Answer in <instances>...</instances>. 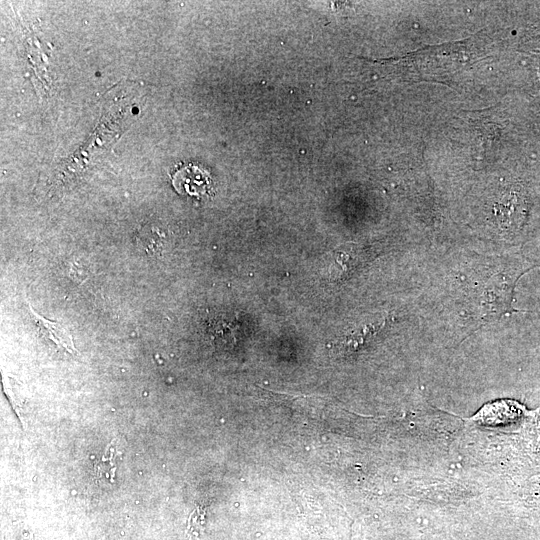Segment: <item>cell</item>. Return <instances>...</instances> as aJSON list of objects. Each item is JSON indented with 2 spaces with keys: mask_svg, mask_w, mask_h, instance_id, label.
I'll use <instances>...</instances> for the list:
<instances>
[{
  "mask_svg": "<svg viewBox=\"0 0 540 540\" xmlns=\"http://www.w3.org/2000/svg\"><path fill=\"white\" fill-rule=\"evenodd\" d=\"M533 267L534 265L529 263H522L512 271L501 273L488 280L478 298L480 318L491 321L514 312L512 301L516 283L522 274Z\"/></svg>",
  "mask_w": 540,
  "mask_h": 540,
  "instance_id": "1",
  "label": "cell"
},
{
  "mask_svg": "<svg viewBox=\"0 0 540 540\" xmlns=\"http://www.w3.org/2000/svg\"><path fill=\"white\" fill-rule=\"evenodd\" d=\"M385 325L382 315L367 318L363 322L348 329L335 342L333 349L340 355H348L358 350L360 346L373 337Z\"/></svg>",
  "mask_w": 540,
  "mask_h": 540,
  "instance_id": "2",
  "label": "cell"
},
{
  "mask_svg": "<svg viewBox=\"0 0 540 540\" xmlns=\"http://www.w3.org/2000/svg\"><path fill=\"white\" fill-rule=\"evenodd\" d=\"M173 187L180 194L203 196L211 187L209 174L194 165H187L178 170L172 178Z\"/></svg>",
  "mask_w": 540,
  "mask_h": 540,
  "instance_id": "3",
  "label": "cell"
},
{
  "mask_svg": "<svg viewBox=\"0 0 540 540\" xmlns=\"http://www.w3.org/2000/svg\"><path fill=\"white\" fill-rule=\"evenodd\" d=\"M329 257L326 274L331 280H336L351 272L358 262L359 254L354 244H346L335 249Z\"/></svg>",
  "mask_w": 540,
  "mask_h": 540,
  "instance_id": "4",
  "label": "cell"
},
{
  "mask_svg": "<svg viewBox=\"0 0 540 540\" xmlns=\"http://www.w3.org/2000/svg\"><path fill=\"white\" fill-rule=\"evenodd\" d=\"M29 308L32 319L43 337L68 352H74L72 337L61 324L43 318L30 305Z\"/></svg>",
  "mask_w": 540,
  "mask_h": 540,
  "instance_id": "5",
  "label": "cell"
}]
</instances>
